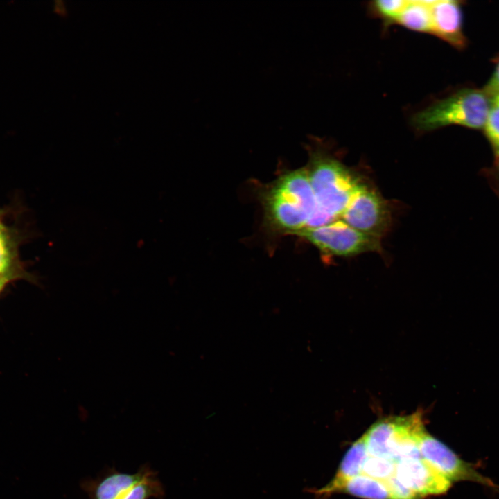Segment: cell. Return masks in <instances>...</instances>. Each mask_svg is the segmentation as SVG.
<instances>
[{
	"mask_svg": "<svg viewBox=\"0 0 499 499\" xmlns=\"http://www.w3.org/2000/svg\"><path fill=\"white\" fill-rule=\"evenodd\" d=\"M432 32L455 48L466 44L462 32V17L459 2L452 0L430 1Z\"/></svg>",
	"mask_w": 499,
	"mask_h": 499,
	"instance_id": "9c48e42d",
	"label": "cell"
},
{
	"mask_svg": "<svg viewBox=\"0 0 499 499\" xmlns=\"http://www.w3.org/2000/svg\"><path fill=\"white\" fill-rule=\"evenodd\" d=\"M154 472L147 465L141 466L134 473L121 472L113 468L96 479L85 480L81 482V488L89 499H121L132 487Z\"/></svg>",
	"mask_w": 499,
	"mask_h": 499,
	"instance_id": "ba28073f",
	"label": "cell"
},
{
	"mask_svg": "<svg viewBox=\"0 0 499 499\" xmlns=\"http://www.w3.org/2000/svg\"><path fill=\"white\" fill-rule=\"evenodd\" d=\"M395 476L403 485L422 497L443 494L452 485L451 482L423 458L398 461Z\"/></svg>",
	"mask_w": 499,
	"mask_h": 499,
	"instance_id": "52a82bcc",
	"label": "cell"
},
{
	"mask_svg": "<svg viewBox=\"0 0 499 499\" xmlns=\"http://www.w3.org/2000/svg\"><path fill=\"white\" fill-rule=\"evenodd\" d=\"M12 277V275L11 273L0 276V292L5 286L10 281Z\"/></svg>",
	"mask_w": 499,
	"mask_h": 499,
	"instance_id": "7402d4cb",
	"label": "cell"
},
{
	"mask_svg": "<svg viewBox=\"0 0 499 499\" xmlns=\"http://www.w3.org/2000/svg\"><path fill=\"white\" fill-rule=\"evenodd\" d=\"M297 235L309 241L326 257L351 256L382 250L380 238L359 231L341 219L304 229Z\"/></svg>",
	"mask_w": 499,
	"mask_h": 499,
	"instance_id": "277c9868",
	"label": "cell"
},
{
	"mask_svg": "<svg viewBox=\"0 0 499 499\" xmlns=\"http://www.w3.org/2000/svg\"><path fill=\"white\" fill-rule=\"evenodd\" d=\"M408 3L407 0H379L371 2L369 7L374 16L388 25L397 22Z\"/></svg>",
	"mask_w": 499,
	"mask_h": 499,
	"instance_id": "9a60e30c",
	"label": "cell"
},
{
	"mask_svg": "<svg viewBox=\"0 0 499 499\" xmlns=\"http://www.w3.org/2000/svg\"><path fill=\"white\" fill-rule=\"evenodd\" d=\"M491 105L484 90L463 89L417 112L410 121L421 132L451 125L480 129L484 126Z\"/></svg>",
	"mask_w": 499,
	"mask_h": 499,
	"instance_id": "3957f363",
	"label": "cell"
},
{
	"mask_svg": "<svg viewBox=\"0 0 499 499\" xmlns=\"http://www.w3.org/2000/svg\"><path fill=\"white\" fill-rule=\"evenodd\" d=\"M399 417H389L374 423L364 434L369 455L396 463Z\"/></svg>",
	"mask_w": 499,
	"mask_h": 499,
	"instance_id": "30bf717a",
	"label": "cell"
},
{
	"mask_svg": "<svg viewBox=\"0 0 499 499\" xmlns=\"http://www.w3.org/2000/svg\"><path fill=\"white\" fill-rule=\"evenodd\" d=\"M395 462L368 455L363 464L362 474L385 481L395 475Z\"/></svg>",
	"mask_w": 499,
	"mask_h": 499,
	"instance_id": "2e32d148",
	"label": "cell"
},
{
	"mask_svg": "<svg viewBox=\"0 0 499 499\" xmlns=\"http://www.w3.org/2000/svg\"><path fill=\"white\" fill-rule=\"evenodd\" d=\"M268 226L279 233L297 234L315 211V200L306 167L288 171L262 194Z\"/></svg>",
	"mask_w": 499,
	"mask_h": 499,
	"instance_id": "7a4b0ae2",
	"label": "cell"
},
{
	"mask_svg": "<svg viewBox=\"0 0 499 499\" xmlns=\"http://www.w3.org/2000/svg\"><path fill=\"white\" fill-rule=\"evenodd\" d=\"M484 91L492 99L499 96V64Z\"/></svg>",
	"mask_w": 499,
	"mask_h": 499,
	"instance_id": "44dd1931",
	"label": "cell"
},
{
	"mask_svg": "<svg viewBox=\"0 0 499 499\" xmlns=\"http://www.w3.org/2000/svg\"><path fill=\"white\" fill-rule=\"evenodd\" d=\"M164 496L163 484L155 471L132 487L121 499H162Z\"/></svg>",
	"mask_w": 499,
	"mask_h": 499,
	"instance_id": "5bb4252c",
	"label": "cell"
},
{
	"mask_svg": "<svg viewBox=\"0 0 499 499\" xmlns=\"http://www.w3.org/2000/svg\"><path fill=\"white\" fill-rule=\"evenodd\" d=\"M482 173L499 198V152L495 153L492 166L483 169Z\"/></svg>",
	"mask_w": 499,
	"mask_h": 499,
	"instance_id": "ffe728a7",
	"label": "cell"
},
{
	"mask_svg": "<svg viewBox=\"0 0 499 499\" xmlns=\"http://www.w3.org/2000/svg\"><path fill=\"white\" fill-rule=\"evenodd\" d=\"M430 1H408L396 24L419 33L432 32Z\"/></svg>",
	"mask_w": 499,
	"mask_h": 499,
	"instance_id": "4fadbf2b",
	"label": "cell"
},
{
	"mask_svg": "<svg viewBox=\"0 0 499 499\" xmlns=\"http://www.w3.org/2000/svg\"><path fill=\"white\" fill-rule=\"evenodd\" d=\"M340 219L359 231L380 238L389 227L391 214L383 197L363 183Z\"/></svg>",
	"mask_w": 499,
	"mask_h": 499,
	"instance_id": "5b68a950",
	"label": "cell"
},
{
	"mask_svg": "<svg viewBox=\"0 0 499 499\" xmlns=\"http://www.w3.org/2000/svg\"><path fill=\"white\" fill-rule=\"evenodd\" d=\"M367 455L365 437L363 435L347 451L332 480L314 493L317 496H326L339 492L347 482L362 473L363 464Z\"/></svg>",
	"mask_w": 499,
	"mask_h": 499,
	"instance_id": "8fae6325",
	"label": "cell"
},
{
	"mask_svg": "<svg viewBox=\"0 0 499 499\" xmlns=\"http://www.w3.org/2000/svg\"><path fill=\"white\" fill-rule=\"evenodd\" d=\"M12 250L9 236L0 222V276L10 274Z\"/></svg>",
	"mask_w": 499,
	"mask_h": 499,
	"instance_id": "ac0fdd59",
	"label": "cell"
},
{
	"mask_svg": "<svg viewBox=\"0 0 499 499\" xmlns=\"http://www.w3.org/2000/svg\"><path fill=\"white\" fill-rule=\"evenodd\" d=\"M419 448L422 457L452 483L470 481L493 489L498 488L492 480L480 473L475 466L461 459L426 430L419 439Z\"/></svg>",
	"mask_w": 499,
	"mask_h": 499,
	"instance_id": "8992f818",
	"label": "cell"
},
{
	"mask_svg": "<svg viewBox=\"0 0 499 499\" xmlns=\"http://www.w3.org/2000/svg\"><path fill=\"white\" fill-rule=\"evenodd\" d=\"M339 492L363 499H394L384 481L360 474L347 482Z\"/></svg>",
	"mask_w": 499,
	"mask_h": 499,
	"instance_id": "7c38bea8",
	"label": "cell"
},
{
	"mask_svg": "<svg viewBox=\"0 0 499 499\" xmlns=\"http://www.w3.org/2000/svg\"><path fill=\"white\" fill-rule=\"evenodd\" d=\"M485 134L496 152H499V103L492 100L484 124Z\"/></svg>",
	"mask_w": 499,
	"mask_h": 499,
	"instance_id": "e0dca14e",
	"label": "cell"
},
{
	"mask_svg": "<svg viewBox=\"0 0 499 499\" xmlns=\"http://www.w3.org/2000/svg\"><path fill=\"white\" fill-rule=\"evenodd\" d=\"M394 499H422V496L403 485L395 475L384 481Z\"/></svg>",
	"mask_w": 499,
	"mask_h": 499,
	"instance_id": "d6986e66",
	"label": "cell"
},
{
	"mask_svg": "<svg viewBox=\"0 0 499 499\" xmlns=\"http://www.w3.org/2000/svg\"><path fill=\"white\" fill-rule=\"evenodd\" d=\"M493 100H494V101H496V102H498V103H499V96H496V98H494L493 99Z\"/></svg>",
	"mask_w": 499,
	"mask_h": 499,
	"instance_id": "603a6c76",
	"label": "cell"
},
{
	"mask_svg": "<svg viewBox=\"0 0 499 499\" xmlns=\"http://www.w3.org/2000/svg\"><path fill=\"white\" fill-rule=\"evenodd\" d=\"M306 166L315 200V211L307 228L327 225L340 219L351 199L363 182L344 166L321 148L309 149Z\"/></svg>",
	"mask_w": 499,
	"mask_h": 499,
	"instance_id": "6da1fadb",
	"label": "cell"
}]
</instances>
